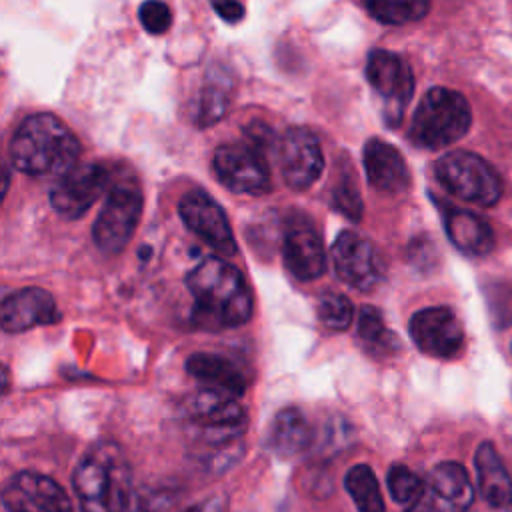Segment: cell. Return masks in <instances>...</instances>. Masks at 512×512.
<instances>
[{
  "instance_id": "obj_2",
  "label": "cell",
  "mask_w": 512,
  "mask_h": 512,
  "mask_svg": "<svg viewBox=\"0 0 512 512\" xmlns=\"http://www.w3.org/2000/svg\"><path fill=\"white\" fill-rule=\"evenodd\" d=\"M80 154V142L54 114L40 112L22 120L10 142V160L30 176H62Z\"/></svg>"
},
{
  "instance_id": "obj_24",
  "label": "cell",
  "mask_w": 512,
  "mask_h": 512,
  "mask_svg": "<svg viewBox=\"0 0 512 512\" xmlns=\"http://www.w3.org/2000/svg\"><path fill=\"white\" fill-rule=\"evenodd\" d=\"M358 336L364 348L376 358H388L400 350V340L384 324L382 314L374 306H362L358 318Z\"/></svg>"
},
{
  "instance_id": "obj_17",
  "label": "cell",
  "mask_w": 512,
  "mask_h": 512,
  "mask_svg": "<svg viewBox=\"0 0 512 512\" xmlns=\"http://www.w3.org/2000/svg\"><path fill=\"white\" fill-rule=\"evenodd\" d=\"M284 264L298 280H314L326 270V254L322 238L314 224L306 218L290 220L282 242Z\"/></svg>"
},
{
  "instance_id": "obj_4",
  "label": "cell",
  "mask_w": 512,
  "mask_h": 512,
  "mask_svg": "<svg viewBox=\"0 0 512 512\" xmlns=\"http://www.w3.org/2000/svg\"><path fill=\"white\" fill-rule=\"evenodd\" d=\"M472 122L470 106L466 98L450 88L428 90L410 124V140L428 150H438L460 140Z\"/></svg>"
},
{
  "instance_id": "obj_5",
  "label": "cell",
  "mask_w": 512,
  "mask_h": 512,
  "mask_svg": "<svg viewBox=\"0 0 512 512\" xmlns=\"http://www.w3.org/2000/svg\"><path fill=\"white\" fill-rule=\"evenodd\" d=\"M236 398L210 388L200 390L188 406L192 440L216 450L234 446L246 428V410Z\"/></svg>"
},
{
  "instance_id": "obj_26",
  "label": "cell",
  "mask_w": 512,
  "mask_h": 512,
  "mask_svg": "<svg viewBox=\"0 0 512 512\" xmlns=\"http://www.w3.org/2000/svg\"><path fill=\"white\" fill-rule=\"evenodd\" d=\"M366 10L382 24H408L424 18L430 10V0H362Z\"/></svg>"
},
{
  "instance_id": "obj_21",
  "label": "cell",
  "mask_w": 512,
  "mask_h": 512,
  "mask_svg": "<svg viewBox=\"0 0 512 512\" xmlns=\"http://www.w3.org/2000/svg\"><path fill=\"white\" fill-rule=\"evenodd\" d=\"M444 228L448 240L468 256H484L494 246L492 228L484 218L460 208H444Z\"/></svg>"
},
{
  "instance_id": "obj_10",
  "label": "cell",
  "mask_w": 512,
  "mask_h": 512,
  "mask_svg": "<svg viewBox=\"0 0 512 512\" xmlns=\"http://www.w3.org/2000/svg\"><path fill=\"white\" fill-rule=\"evenodd\" d=\"M108 186V170L100 164H80L64 172L50 190L52 208L64 218L84 216Z\"/></svg>"
},
{
  "instance_id": "obj_29",
  "label": "cell",
  "mask_w": 512,
  "mask_h": 512,
  "mask_svg": "<svg viewBox=\"0 0 512 512\" xmlns=\"http://www.w3.org/2000/svg\"><path fill=\"white\" fill-rule=\"evenodd\" d=\"M332 206L342 212L346 218L350 220H360L362 216V198H360V192L354 184V178H342L334 192H332Z\"/></svg>"
},
{
  "instance_id": "obj_12",
  "label": "cell",
  "mask_w": 512,
  "mask_h": 512,
  "mask_svg": "<svg viewBox=\"0 0 512 512\" xmlns=\"http://www.w3.org/2000/svg\"><path fill=\"white\" fill-rule=\"evenodd\" d=\"M178 212L188 230L222 256L236 254V240L220 204L202 190H190L180 198Z\"/></svg>"
},
{
  "instance_id": "obj_28",
  "label": "cell",
  "mask_w": 512,
  "mask_h": 512,
  "mask_svg": "<svg viewBox=\"0 0 512 512\" xmlns=\"http://www.w3.org/2000/svg\"><path fill=\"white\" fill-rule=\"evenodd\" d=\"M386 484L390 490V496L398 502V504H412L418 494L424 488V482L420 480V476H416L408 466L404 464H394L388 470L386 476Z\"/></svg>"
},
{
  "instance_id": "obj_11",
  "label": "cell",
  "mask_w": 512,
  "mask_h": 512,
  "mask_svg": "<svg viewBox=\"0 0 512 512\" xmlns=\"http://www.w3.org/2000/svg\"><path fill=\"white\" fill-rule=\"evenodd\" d=\"M332 260L340 280L356 290L368 292L382 282L384 262L374 246L352 230L340 232L334 240Z\"/></svg>"
},
{
  "instance_id": "obj_7",
  "label": "cell",
  "mask_w": 512,
  "mask_h": 512,
  "mask_svg": "<svg viewBox=\"0 0 512 512\" xmlns=\"http://www.w3.org/2000/svg\"><path fill=\"white\" fill-rule=\"evenodd\" d=\"M142 214V194L138 186L116 184L92 228L94 244L106 254H118L130 242Z\"/></svg>"
},
{
  "instance_id": "obj_27",
  "label": "cell",
  "mask_w": 512,
  "mask_h": 512,
  "mask_svg": "<svg viewBox=\"0 0 512 512\" xmlns=\"http://www.w3.org/2000/svg\"><path fill=\"white\" fill-rule=\"evenodd\" d=\"M316 312L322 326L338 332L346 330L352 324V316H354L352 302L344 294L334 290H326L320 294L316 302Z\"/></svg>"
},
{
  "instance_id": "obj_22",
  "label": "cell",
  "mask_w": 512,
  "mask_h": 512,
  "mask_svg": "<svg viewBox=\"0 0 512 512\" xmlns=\"http://www.w3.org/2000/svg\"><path fill=\"white\" fill-rule=\"evenodd\" d=\"M482 498L496 510L512 512V480L492 442H482L474 456Z\"/></svg>"
},
{
  "instance_id": "obj_18",
  "label": "cell",
  "mask_w": 512,
  "mask_h": 512,
  "mask_svg": "<svg viewBox=\"0 0 512 512\" xmlns=\"http://www.w3.org/2000/svg\"><path fill=\"white\" fill-rule=\"evenodd\" d=\"M60 320V312L50 292L28 286L8 294L0 306V322L6 332H24Z\"/></svg>"
},
{
  "instance_id": "obj_8",
  "label": "cell",
  "mask_w": 512,
  "mask_h": 512,
  "mask_svg": "<svg viewBox=\"0 0 512 512\" xmlns=\"http://www.w3.org/2000/svg\"><path fill=\"white\" fill-rule=\"evenodd\" d=\"M212 164L218 180L236 194L258 196L270 190V172L264 152L246 140L218 146Z\"/></svg>"
},
{
  "instance_id": "obj_16",
  "label": "cell",
  "mask_w": 512,
  "mask_h": 512,
  "mask_svg": "<svg viewBox=\"0 0 512 512\" xmlns=\"http://www.w3.org/2000/svg\"><path fill=\"white\" fill-rule=\"evenodd\" d=\"M366 78L386 100L388 116H392L390 122L396 124L414 92V76L410 66L394 52L372 50L366 60Z\"/></svg>"
},
{
  "instance_id": "obj_1",
  "label": "cell",
  "mask_w": 512,
  "mask_h": 512,
  "mask_svg": "<svg viewBox=\"0 0 512 512\" xmlns=\"http://www.w3.org/2000/svg\"><path fill=\"white\" fill-rule=\"evenodd\" d=\"M186 286L194 298L192 320L204 330L236 328L252 316V294L240 270L224 258H204L188 276Z\"/></svg>"
},
{
  "instance_id": "obj_31",
  "label": "cell",
  "mask_w": 512,
  "mask_h": 512,
  "mask_svg": "<svg viewBox=\"0 0 512 512\" xmlns=\"http://www.w3.org/2000/svg\"><path fill=\"white\" fill-rule=\"evenodd\" d=\"M138 18L150 34H164L172 24V12L162 0H146L138 10Z\"/></svg>"
},
{
  "instance_id": "obj_25",
  "label": "cell",
  "mask_w": 512,
  "mask_h": 512,
  "mask_svg": "<svg viewBox=\"0 0 512 512\" xmlns=\"http://www.w3.org/2000/svg\"><path fill=\"white\" fill-rule=\"evenodd\" d=\"M344 488L354 500L358 512H386L380 494V484L376 474L366 464H356L346 472Z\"/></svg>"
},
{
  "instance_id": "obj_19",
  "label": "cell",
  "mask_w": 512,
  "mask_h": 512,
  "mask_svg": "<svg viewBox=\"0 0 512 512\" xmlns=\"http://www.w3.org/2000/svg\"><path fill=\"white\" fill-rule=\"evenodd\" d=\"M364 168L368 182L386 194H400L410 184L408 166L402 154L380 138H370L364 146Z\"/></svg>"
},
{
  "instance_id": "obj_33",
  "label": "cell",
  "mask_w": 512,
  "mask_h": 512,
  "mask_svg": "<svg viewBox=\"0 0 512 512\" xmlns=\"http://www.w3.org/2000/svg\"><path fill=\"white\" fill-rule=\"evenodd\" d=\"M212 8L224 22H240L244 16V6L238 0H210Z\"/></svg>"
},
{
  "instance_id": "obj_30",
  "label": "cell",
  "mask_w": 512,
  "mask_h": 512,
  "mask_svg": "<svg viewBox=\"0 0 512 512\" xmlns=\"http://www.w3.org/2000/svg\"><path fill=\"white\" fill-rule=\"evenodd\" d=\"M228 106V94L224 86H206L200 96V106H198V124L206 126L216 122L226 114Z\"/></svg>"
},
{
  "instance_id": "obj_9",
  "label": "cell",
  "mask_w": 512,
  "mask_h": 512,
  "mask_svg": "<svg viewBox=\"0 0 512 512\" xmlns=\"http://www.w3.org/2000/svg\"><path fill=\"white\" fill-rule=\"evenodd\" d=\"M472 500L474 490L466 468L458 462H442L432 468L406 512H466Z\"/></svg>"
},
{
  "instance_id": "obj_23",
  "label": "cell",
  "mask_w": 512,
  "mask_h": 512,
  "mask_svg": "<svg viewBox=\"0 0 512 512\" xmlns=\"http://www.w3.org/2000/svg\"><path fill=\"white\" fill-rule=\"evenodd\" d=\"M312 438H314V432L304 412L290 406V408H282L274 416L268 428L266 446L270 452H274L280 458H292L302 454L312 444Z\"/></svg>"
},
{
  "instance_id": "obj_20",
  "label": "cell",
  "mask_w": 512,
  "mask_h": 512,
  "mask_svg": "<svg viewBox=\"0 0 512 512\" xmlns=\"http://www.w3.org/2000/svg\"><path fill=\"white\" fill-rule=\"evenodd\" d=\"M186 372L198 380L204 388L224 392L230 396H242L246 390V376L226 356L212 352H194L186 360Z\"/></svg>"
},
{
  "instance_id": "obj_32",
  "label": "cell",
  "mask_w": 512,
  "mask_h": 512,
  "mask_svg": "<svg viewBox=\"0 0 512 512\" xmlns=\"http://www.w3.org/2000/svg\"><path fill=\"white\" fill-rule=\"evenodd\" d=\"M244 138H246L248 144H252L254 148H258V150L264 152V154H266L270 148L278 146V144H274L276 138H274L272 128H270L268 124H264V122H250V124L244 128Z\"/></svg>"
},
{
  "instance_id": "obj_13",
  "label": "cell",
  "mask_w": 512,
  "mask_h": 512,
  "mask_svg": "<svg viewBox=\"0 0 512 512\" xmlns=\"http://www.w3.org/2000/svg\"><path fill=\"white\" fill-rule=\"evenodd\" d=\"M410 336L428 356L450 360L462 352L464 328L458 316L446 306L418 310L410 318Z\"/></svg>"
},
{
  "instance_id": "obj_14",
  "label": "cell",
  "mask_w": 512,
  "mask_h": 512,
  "mask_svg": "<svg viewBox=\"0 0 512 512\" xmlns=\"http://www.w3.org/2000/svg\"><path fill=\"white\" fill-rule=\"evenodd\" d=\"M282 180L294 190L310 188L324 168L318 138L308 128H290L276 146Z\"/></svg>"
},
{
  "instance_id": "obj_15",
  "label": "cell",
  "mask_w": 512,
  "mask_h": 512,
  "mask_svg": "<svg viewBox=\"0 0 512 512\" xmlns=\"http://www.w3.org/2000/svg\"><path fill=\"white\" fill-rule=\"evenodd\" d=\"M2 504L6 512H72L64 488L50 476L30 470L18 472L6 482Z\"/></svg>"
},
{
  "instance_id": "obj_34",
  "label": "cell",
  "mask_w": 512,
  "mask_h": 512,
  "mask_svg": "<svg viewBox=\"0 0 512 512\" xmlns=\"http://www.w3.org/2000/svg\"><path fill=\"white\" fill-rule=\"evenodd\" d=\"M224 510H226L224 498L222 496H212V498H206L200 504L188 508L186 512H224Z\"/></svg>"
},
{
  "instance_id": "obj_6",
  "label": "cell",
  "mask_w": 512,
  "mask_h": 512,
  "mask_svg": "<svg viewBox=\"0 0 512 512\" xmlns=\"http://www.w3.org/2000/svg\"><path fill=\"white\" fill-rule=\"evenodd\" d=\"M438 182L456 198L492 206L502 196V182L496 170L478 154L468 150H452L436 162Z\"/></svg>"
},
{
  "instance_id": "obj_3",
  "label": "cell",
  "mask_w": 512,
  "mask_h": 512,
  "mask_svg": "<svg viewBox=\"0 0 512 512\" xmlns=\"http://www.w3.org/2000/svg\"><path fill=\"white\" fill-rule=\"evenodd\" d=\"M72 482L82 512H126L130 506V466L124 452L112 442L88 450L78 462Z\"/></svg>"
}]
</instances>
